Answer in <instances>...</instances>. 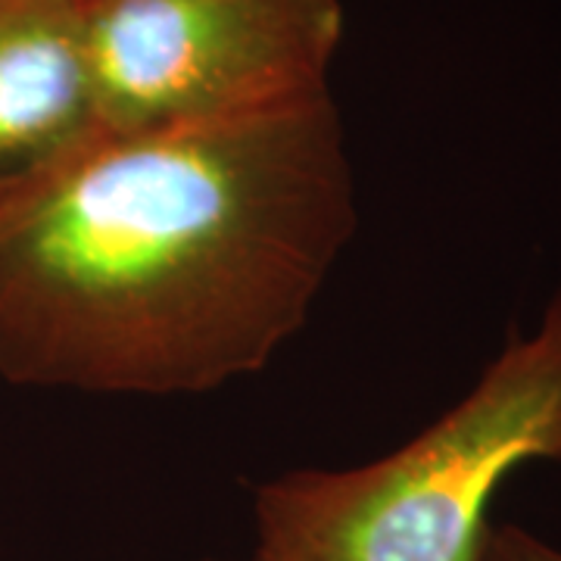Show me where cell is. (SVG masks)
<instances>
[{"label": "cell", "instance_id": "6da1fadb", "mask_svg": "<svg viewBox=\"0 0 561 561\" xmlns=\"http://www.w3.org/2000/svg\"><path fill=\"white\" fill-rule=\"evenodd\" d=\"M356 225L331 94L103 131L0 216V378L194 397L256 375L309 321Z\"/></svg>", "mask_w": 561, "mask_h": 561}, {"label": "cell", "instance_id": "7a4b0ae2", "mask_svg": "<svg viewBox=\"0 0 561 561\" xmlns=\"http://www.w3.org/2000/svg\"><path fill=\"white\" fill-rule=\"evenodd\" d=\"M561 461V290L449 412L381 459L256 490L253 561H481L500 486Z\"/></svg>", "mask_w": 561, "mask_h": 561}, {"label": "cell", "instance_id": "3957f363", "mask_svg": "<svg viewBox=\"0 0 561 561\" xmlns=\"http://www.w3.org/2000/svg\"><path fill=\"white\" fill-rule=\"evenodd\" d=\"M103 131L247 119L331 94L341 0H79Z\"/></svg>", "mask_w": 561, "mask_h": 561}, {"label": "cell", "instance_id": "277c9868", "mask_svg": "<svg viewBox=\"0 0 561 561\" xmlns=\"http://www.w3.org/2000/svg\"><path fill=\"white\" fill-rule=\"evenodd\" d=\"M98 135L79 0H0V216Z\"/></svg>", "mask_w": 561, "mask_h": 561}, {"label": "cell", "instance_id": "5b68a950", "mask_svg": "<svg viewBox=\"0 0 561 561\" xmlns=\"http://www.w3.org/2000/svg\"><path fill=\"white\" fill-rule=\"evenodd\" d=\"M481 561H561V549L518 524H500L490 530Z\"/></svg>", "mask_w": 561, "mask_h": 561}]
</instances>
